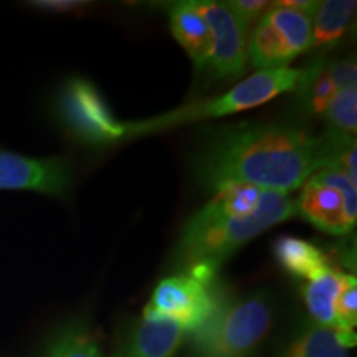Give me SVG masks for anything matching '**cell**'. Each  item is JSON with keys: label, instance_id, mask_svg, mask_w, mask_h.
<instances>
[{"label": "cell", "instance_id": "cell-1", "mask_svg": "<svg viewBox=\"0 0 357 357\" xmlns=\"http://www.w3.org/2000/svg\"><path fill=\"white\" fill-rule=\"evenodd\" d=\"M326 164L324 136L287 123L240 126L217 134L194 159L204 189L247 184L289 194Z\"/></svg>", "mask_w": 357, "mask_h": 357}, {"label": "cell", "instance_id": "cell-2", "mask_svg": "<svg viewBox=\"0 0 357 357\" xmlns=\"http://www.w3.org/2000/svg\"><path fill=\"white\" fill-rule=\"evenodd\" d=\"M293 215H296V205L289 194L265 190L258 207L248 215L227 218L200 229L182 230L174 263L182 273L213 283L218 268L236 250Z\"/></svg>", "mask_w": 357, "mask_h": 357}, {"label": "cell", "instance_id": "cell-3", "mask_svg": "<svg viewBox=\"0 0 357 357\" xmlns=\"http://www.w3.org/2000/svg\"><path fill=\"white\" fill-rule=\"evenodd\" d=\"M273 321L270 294L255 291L231 298L222 291L207 323L192 333L189 357H257Z\"/></svg>", "mask_w": 357, "mask_h": 357}, {"label": "cell", "instance_id": "cell-4", "mask_svg": "<svg viewBox=\"0 0 357 357\" xmlns=\"http://www.w3.org/2000/svg\"><path fill=\"white\" fill-rule=\"evenodd\" d=\"M305 68H280L263 70L245 78L234 88L220 96L211 100L194 101L189 105L178 106L169 113L142 119V121L126 123V139H139L149 134L169 131V129L185 126L189 123L215 119L222 116L240 113V111L257 108L265 105L283 93L294 91L303 79Z\"/></svg>", "mask_w": 357, "mask_h": 357}, {"label": "cell", "instance_id": "cell-5", "mask_svg": "<svg viewBox=\"0 0 357 357\" xmlns=\"http://www.w3.org/2000/svg\"><path fill=\"white\" fill-rule=\"evenodd\" d=\"M316 8L271 3L250 37V63L258 71L288 68L294 58L311 48V22Z\"/></svg>", "mask_w": 357, "mask_h": 357}, {"label": "cell", "instance_id": "cell-6", "mask_svg": "<svg viewBox=\"0 0 357 357\" xmlns=\"http://www.w3.org/2000/svg\"><path fill=\"white\" fill-rule=\"evenodd\" d=\"M296 213L316 229L333 235H344L354 229L357 220V189L344 172L323 167L301 187Z\"/></svg>", "mask_w": 357, "mask_h": 357}, {"label": "cell", "instance_id": "cell-7", "mask_svg": "<svg viewBox=\"0 0 357 357\" xmlns=\"http://www.w3.org/2000/svg\"><path fill=\"white\" fill-rule=\"evenodd\" d=\"M220 294L217 281L205 283L187 273L167 276L154 288L142 318L169 321L184 333H195L215 311Z\"/></svg>", "mask_w": 357, "mask_h": 357}, {"label": "cell", "instance_id": "cell-8", "mask_svg": "<svg viewBox=\"0 0 357 357\" xmlns=\"http://www.w3.org/2000/svg\"><path fill=\"white\" fill-rule=\"evenodd\" d=\"M60 116L73 136L88 144H113L126 137V123L116 118L100 89L84 78H73L65 84Z\"/></svg>", "mask_w": 357, "mask_h": 357}, {"label": "cell", "instance_id": "cell-9", "mask_svg": "<svg viewBox=\"0 0 357 357\" xmlns=\"http://www.w3.org/2000/svg\"><path fill=\"white\" fill-rule=\"evenodd\" d=\"M195 6L208 24L212 35L207 68L215 78H238L247 68L250 29L235 15L227 2L195 0Z\"/></svg>", "mask_w": 357, "mask_h": 357}, {"label": "cell", "instance_id": "cell-10", "mask_svg": "<svg viewBox=\"0 0 357 357\" xmlns=\"http://www.w3.org/2000/svg\"><path fill=\"white\" fill-rule=\"evenodd\" d=\"M71 185L70 166L60 158H26L0 151V190H33L63 197Z\"/></svg>", "mask_w": 357, "mask_h": 357}, {"label": "cell", "instance_id": "cell-11", "mask_svg": "<svg viewBox=\"0 0 357 357\" xmlns=\"http://www.w3.org/2000/svg\"><path fill=\"white\" fill-rule=\"evenodd\" d=\"M184 331L169 321H137L128 329L116 357H174L184 342Z\"/></svg>", "mask_w": 357, "mask_h": 357}, {"label": "cell", "instance_id": "cell-12", "mask_svg": "<svg viewBox=\"0 0 357 357\" xmlns=\"http://www.w3.org/2000/svg\"><path fill=\"white\" fill-rule=\"evenodd\" d=\"M356 333H342L328 326L303 323L294 329L275 357H349Z\"/></svg>", "mask_w": 357, "mask_h": 357}, {"label": "cell", "instance_id": "cell-13", "mask_svg": "<svg viewBox=\"0 0 357 357\" xmlns=\"http://www.w3.org/2000/svg\"><path fill=\"white\" fill-rule=\"evenodd\" d=\"M169 25L174 37L194 61L195 68H207L212 35L208 24L195 6V0L177 2L169 7Z\"/></svg>", "mask_w": 357, "mask_h": 357}, {"label": "cell", "instance_id": "cell-14", "mask_svg": "<svg viewBox=\"0 0 357 357\" xmlns=\"http://www.w3.org/2000/svg\"><path fill=\"white\" fill-rule=\"evenodd\" d=\"M261 189L247 184H229L215 190V195L190 217L184 229H200L227 218L243 217L252 213L260 204Z\"/></svg>", "mask_w": 357, "mask_h": 357}, {"label": "cell", "instance_id": "cell-15", "mask_svg": "<svg viewBox=\"0 0 357 357\" xmlns=\"http://www.w3.org/2000/svg\"><path fill=\"white\" fill-rule=\"evenodd\" d=\"M356 7L357 3L349 0L319 2L312 13L310 50L326 52L336 47L354 24Z\"/></svg>", "mask_w": 357, "mask_h": 357}, {"label": "cell", "instance_id": "cell-16", "mask_svg": "<svg viewBox=\"0 0 357 357\" xmlns=\"http://www.w3.org/2000/svg\"><path fill=\"white\" fill-rule=\"evenodd\" d=\"M273 252L276 260L288 273L306 281L318 278L333 268L323 250L298 236H280L275 242Z\"/></svg>", "mask_w": 357, "mask_h": 357}, {"label": "cell", "instance_id": "cell-17", "mask_svg": "<svg viewBox=\"0 0 357 357\" xmlns=\"http://www.w3.org/2000/svg\"><path fill=\"white\" fill-rule=\"evenodd\" d=\"M347 275L349 273L331 268L318 278L306 281L305 287L301 288V296L310 311L312 323L334 328V307H336V301L344 287Z\"/></svg>", "mask_w": 357, "mask_h": 357}, {"label": "cell", "instance_id": "cell-18", "mask_svg": "<svg viewBox=\"0 0 357 357\" xmlns=\"http://www.w3.org/2000/svg\"><path fill=\"white\" fill-rule=\"evenodd\" d=\"M298 93L300 105L307 114H324L329 101L337 93L331 75L328 70V61L314 60L305 68L303 79L294 89Z\"/></svg>", "mask_w": 357, "mask_h": 357}, {"label": "cell", "instance_id": "cell-19", "mask_svg": "<svg viewBox=\"0 0 357 357\" xmlns=\"http://www.w3.org/2000/svg\"><path fill=\"white\" fill-rule=\"evenodd\" d=\"M45 357H105L86 323H71L56 334Z\"/></svg>", "mask_w": 357, "mask_h": 357}, {"label": "cell", "instance_id": "cell-20", "mask_svg": "<svg viewBox=\"0 0 357 357\" xmlns=\"http://www.w3.org/2000/svg\"><path fill=\"white\" fill-rule=\"evenodd\" d=\"M326 119L331 123L334 131L354 134L357 129V88L339 89L324 111Z\"/></svg>", "mask_w": 357, "mask_h": 357}, {"label": "cell", "instance_id": "cell-21", "mask_svg": "<svg viewBox=\"0 0 357 357\" xmlns=\"http://www.w3.org/2000/svg\"><path fill=\"white\" fill-rule=\"evenodd\" d=\"M357 324V280L347 275V280L334 307V329L342 333H354Z\"/></svg>", "mask_w": 357, "mask_h": 357}, {"label": "cell", "instance_id": "cell-22", "mask_svg": "<svg viewBox=\"0 0 357 357\" xmlns=\"http://www.w3.org/2000/svg\"><path fill=\"white\" fill-rule=\"evenodd\" d=\"M227 6L250 29L253 24L260 22L268 8L271 7V2H265V0H234V2H227Z\"/></svg>", "mask_w": 357, "mask_h": 357}, {"label": "cell", "instance_id": "cell-23", "mask_svg": "<svg viewBox=\"0 0 357 357\" xmlns=\"http://www.w3.org/2000/svg\"><path fill=\"white\" fill-rule=\"evenodd\" d=\"M328 70L331 75L334 84L339 89L356 86L357 82V65L354 58H344V60L328 61Z\"/></svg>", "mask_w": 357, "mask_h": 357}, {"label": "cell", "instance_id": "cell-24", "mask_svg": "<svg viewBox=\"0 0 357 357\" xmlns=\"http://www.w3.org/2000/svg\"><path fill=\"white\" fill-rule=\"evenodd\" d=\"M35 7L47 8V10H73L84 6V2H78V0H68V2H33Z\"/></svg>", "mask_w": 357, "mask_h": 357}]
</instances>
